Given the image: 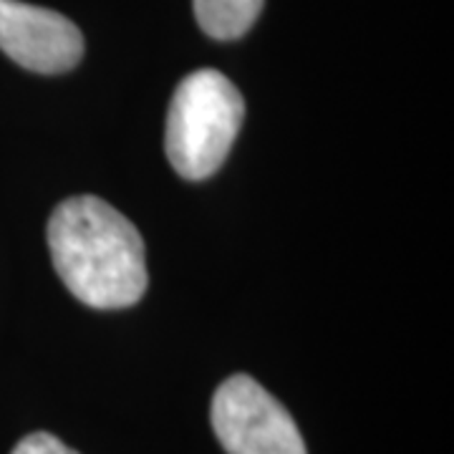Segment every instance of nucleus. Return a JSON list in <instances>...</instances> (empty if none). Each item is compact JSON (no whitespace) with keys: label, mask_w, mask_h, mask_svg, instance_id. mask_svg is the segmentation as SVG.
<instances>
[{"label":"nucleus","mask_w":454,"mask_h":454,"mask_svg":"<svg viewBox=\"0 0 454 454\" xmlns=\"http://www.w3.org/2000/svg\"><path fill=\"white\" fill-rule=\"evenodd\" d=\"M56 273L91 309H129L146 291L145 240L109 202L94 195L61 202L49 220Z\"/></svg>","instance_id":"obj_1"},{"label":"nucleus","mask_w":454,"mask_h":454,"mask_svg":"<svg viewBox=\"0 0 454 454\" xmlns=\"http://www.w3.org/2000/svg\"><path fill=\"white\" fill-rule=\"evenodd\" d=\"M243 119V94L220 71L200 68L182 79L164 129V152L179 177H212L227 160Z\"/></svg>","instance_id":"obj_2"},{"label":"nucleus","mask_w":454,"mask_h":454,"mask_svg":"<svg viewBox=\"0 0 454 454\" xmlns=\"http://www.w3.org/2000/svg\"><path fill=\"white\" fill-rule=\"evenodd\" d=\"M210 417L227 454H309L288 409L247 373L217 387Z\"/></svg>","instance_id":"obj_3"},{"label":"nucleus","mask_w":454,"mask_h":454,"mask_svg":"<svg viewBox=\"0 0 454 454\" xmlns=\"http://www.w3.org/2000/svg\"><path fill=\"white\" fill-rule=\"evenodd\" d=\"M0 51L35 74H64L82 61L83 35L56 11L0 0Z\"/></svg>","instance_id":"obj_4"},{"label":"nucleus","mask_w":454,"mask_h":454,"mask_svg":"<svg viewBox=\"0 0 454 454\" xmlns=\"http://www.w3.org/2000/svg\"><path fill=\"white\" fill-rule=\"evenodd\" d=\"M265 0H195L200 28L217 41H235L253 28Z\"/></svg>","instance_id":"obj_5"},{"label":"nucleus","mask_w":454,"mask_h":454,"mask_svg":"<svg viewBox=\"0 0 454 454\" xmlns=\"http://www.w3.org/2000/svg\"><path fill=\"white\" fill-rule=\"evenodd\" d=\"M11 454H79L71 447H66L61 439H56L49 432H33L16 444Z\"/></svg>","instance_id":"obj_6"}]
</instances>
